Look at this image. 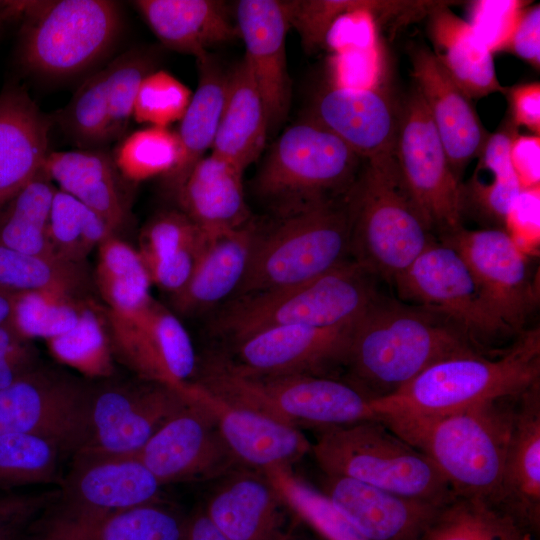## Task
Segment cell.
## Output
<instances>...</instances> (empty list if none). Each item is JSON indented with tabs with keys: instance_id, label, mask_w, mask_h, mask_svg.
Listing matches in <instances>:
<instances>
[{
	"instance_id": "58",
	"label": "cell",
	"mask_w": 540,
	"mask_h": 540,
	"mask_svg": "<svg viewBox=\"0 0 540 540\" xmlns=\"http://www.w3.org/2000/svg\"><path fill=\"white\" fill-rule=\"evenodd\" d=\"M39 366L31 341L0 359V390L5 389Z\"/></svg>"
},
{
	"instance_id": "27",
	"label": "cell",
	"mask_w": 540,
	"mask_h": 540,
	"mask_svg": "<svg viewBox=\"0 0 540 540\" xmlns=\"http://www.w3.org/2000/svg\"><path fill=\"white\" fill-rule=\"evenodd\" d=\"M161 484L134 456L74 458L57 500L101 510H122L160 502Z\"/></svg>"
},
{
	"instance_id": "46",
	"label": "cell",
	"mask_w": 540,
	"mask_h": 540,
	"mask_svg": "<svg viewBox=\"0 0 540 540\" xmlns=\"http://www.w3.org/2000/svg\"><path fill=\"white\" fill-rule=\"evenodd\" d=\"M107 65L94 72L79 86L56 119L62 131L79 149L107 145L108 123Z\"/></svg>"
},
{
	"instance_id": "19",
	"label": "cell",
	"mask_w": 540,
	"mask_h": 540,
	"mask_svg": "<svg viewBox=\"0 0 540 540\" xmlns=\"http://www.w3.org/2000/svg\"><path fill=\"white\" fill-rule=\"evenodd\" d=\"M185 523L161 502L101 510L56 497L26 526L21 540H181Z\"/></svg>"
},
{
	"instance_id": "8",
	"label": "cell",
	"mask_w": 540,
	"mask_h": 540,
	"mask_svg": "<svg viewBox=\"0 0 540 540\" xmlns=\"http://www.w3.org/2000/svg\"><path fill=\"white\" fill-rule=\"evenodd\" d=\"M198 375L195 382L215 395L297 429L379 420L369 398L328 375L247 376L214 359Z\"/></svg>"
},
{
	"instance_id": "13",
	"label": "cell",
	"mask_w": 540,
	"mask_h": 540,
	"mask_svg": "<svg viewBox=\"0 0 540 540\" xmlns=\"http://www.w3.org/2000/svg\"><path fill=\"white\" fill-rule=\"evenodd\" d=\"M92 384L41 365L0 390V435L33 434L73 456L85 442Z\"/></svg>"
},
{
	"instance_id": "25",
	"label": "cell",
	"mask_w": 540,
	"mask_h": 540,
	"mask_svg": "<svg viewBox=\"0 0 540 540\" xmlns=\"http://www.w3.org/2000/svg\"><path fill=\"white\" fill-rule=\"evenodd\" d=\"M400 106L379 87L332 86L314 100L308 118L339 137L365 160L392 155Z\"/></svg>"
},
{
	"instance_id": "6",
	"label": "cell",
	"mask_w": 540,
	"mask_h": 540,
	"mask_svg": "<svg viewBox=\"0 0 540 540\" xmlns=\"http://www.w3.org/2000/svg\"><path fill=\"white\" fill-rule=\"evenodd\" d=\"M365 162L306 117L275 141L258 172L255 191L278 217L288 216L345 198Z\"/></svg>"
},
{
	"instance_id": "41",
	"label": "cell",
	"mask_w": 540,
	"mask_h": 540,
	"mask_svg": "<svg viewBox=\"0 0 540 540\" xmlns=\"http://www.w3.org/2000/svg\"><path fill=\"white\" fill-rule=\"evenodd\" d=\"M58 445L27 433L0 435V491L30 485L62 483Z\"/></svg>"
},
{
	"instance_id": "34",
	"label": "cell",
	"mask_w": 540,
	"mask_h": 540,
	"mask_svg": "<svg viewBox=\"0 0 540 540\" xmlns=\"http://www.w3.org/2000/svg\"><path fill=\"white\" fill-rule=\"evenodd\" d=\"M444 3L429 13L433 53L439 62L470 99L505 90L497 79L492 52Z\"/></svg>"
},
{
	"instance_id": "12",
	"label": "cell",
	"mask_w": 540,
	"mask_h": 540,
	"mask_svg": "<svg viewBox=\"0 0 540 540\" xmlns=\"http://www.w3.org/2000/svg\"><path fill=\"white\" fill-rule=\"evenodd\" d=\"M393 154L402 178L432 232L440 237L460 228L461 183L451 169L417 89L400 105Z\"/></svg>"
},
{
	"instance_id": "55",
	"label": "cell",
	"mask_w": 540,
	"mask_h": 540,
	"mask_svg": "<svg viewBox=\"0 0 540 540\" xmlns=\"http://www.w3.org/2000/svg\"><path fill=\"white\" fill-rule=\"evenodd\" d=\"M530 63L540 67V6L525 8L505 48Z\"/></svg>"
},
{
	"instance_id": "51",
	"label": "cell",
	"mask_w": 540,
	"mask_h": 540,
	"mask_svg": "<svg viewBox=\"0 0 540 540\" xmlns=\"http://www.w3.org/2000/svg\"><path fill=\"white\" fill-rule=\"evenodd\" d=\"M524 9V2L518 0L475 1L470 6L467 22L492 53L502 51Z\"/></svg>"
},
{
	"instance_id": "23",
	"label": "cell",
	"mask_w": 540,
	"mask_h": 540,
	"mask_svg": "<svg viewBox=\"0 0 540 540\" xmlns=\"http://www.w3.org/2000/svg\"><path fill=\"white\" fill-rule=\"evenodd\" d=\"M411 63L416 89L426 104L451 169L461 183L465 168L479 156L489 133L471 99L456 85L428 47L414 48Z\"/></svg>"
},
{
	"instance_id": "39",
	"label": "cell",
	"mask_w": 540,
	"mask_h": 540,
	"mask_svg": "<svg viewBox=\"0 0 540 540\" xmlns=\"http://www.w3.org/2000/svg\"><path fill=\"white\" fill-rule=\"evenodd\" d=\"M422 540H534L490 502L455 496L441 507Z\"/></svg>"
},
{
	"instance_id": "40",
	"label": "cell",
	"mask_w": 540,
	"mask_h": 540,
	"mask_svg": "<svg viewBox=\"0 0 540 540\" xmlns=\"http://www.w3.org/2000/svg\"><path fill=\"white\" fill-rule=\"evenodd\" d=\"M112 235L116 234L96 212L56 188L48 221V240L54 256L86 263L90 252Z\"/></svg>"
},
{
	"instance_id": "53",
	"label": "cell",
	"mask_w": 540,
	"mask_h": 540,
	"mask_svg": "<svg viewBox=\"0 0 540 540\" xmlns=\"http://www.w3.org/2000/svg\"><path fill=\"white\" fill-rule=\"evenodd\" d=\"M58 495V490L40 494L0 491V532L26 527Z\"/></svg>"
},
{
	"instance_id": "31",
	"label": "cell",
	"mask_w": 540,
	"mask_h": 540,
	"mask_svg": "<svg viewBox=\"0 0 540 540\" xmlns=\"http://www.w3.org/2000/svg\"><path fill=\"white\" fill-rule=\"evenodd\" d=\"M243 172L214 154L204 156L174 194L179 210L204 235L237 229L251 220L245 201Z\"/></svg>"
},
{
	"instance_id": "43",
	"label": "cell",
	"mask_w": 540,
	"mask_h": 540,
	"mask_svg": "<svg viewBox=\"0 0 540 540\" xmlns=\"http://www.w3.org/2000/svg\"><path fill=\"white\" fill-rule=\"evenodd\" d=\"M47 342L52 355L88 376H109L112 351L107 308L92 299L77 324Z\"/></svg>"
},
{
	"instance_id": "61",
	"label": "cell",
	"mask_w": 540,
	"mask_h": 540,
	"mask_svg": "<svg viewBox=\"0 0 540 540\" xmlns=\"http://www.w3.org/2000/svg\"><path fill=\"white\" fill-rule=\"evenodd\" d=\"M15 294L0 288V325L10 321Z\"/></svg>"
},
{
	"instance_id": "4",
	"label": "cell",
	"mask_w": 540,
	"mask_h": 540,
	"mask_svg": "<svg viewBox=\"0 0 540 540\" xmlns=\"http://www.w3.org/2000/svg\"><path fill=\"white\" fill-rule=\"evenodd\" d=\"M346 199L353 261L389 283L435 240L394 154L366 160Z\"/></svg>"
},
{
	"instance_id": "45",
	"label": "cell",
	"mask_w": 540,
	"mask_h": 540,
	"mask_svg": "<svg viewBox=\"0 0 540 540\" xmlns=\"http://www.w3.org/2000/svg\"><path fill=\"white\" fill-rule=\"evenodd\" d=\"M180 146L176 132L149 126L123 137L112 157L129 183L166 176L176 165Z\"/></svg>"
},
{
	"instance_id": "16",
	"label": "cell",
	"mask_w": 540,
	"mask_h": 540,
	"mask_svg": "<svg viewBox=\"0 0 540 540\" xmlns=\"http://www.w3.org/2000/svg\"><path fill=\"white\" fill-rule=\"evenodd\" d=\"M467 265L492 314L512 332H522L538 300L525 252L505 229L457 230L439 237Z\"/></svg>"
},
{
	"instance_id": "49",
	"label": "cell",
	"mask_w": 540,
	"mask_h": 540,
	"mask_svg": "<svg viewBox=\"0 0 540 540\" xmlns=\"http://www.w3.org/2000/svg\"><path fill=\"white\" fill-rule=\"evenodd\" d=\"M203 237L202 231L181 210H164L141 229L138 251L144 262L163 259L198 245Z\"/></svg>"
},
{
	"instance_id": "36",
	"label": "cell",
	"mask_w": 540,
	"mask_h": 540,
	"mask_svg": "<svg viewBox=\"0 0 540 540\" xmlns=\"http://www.w3.org/2000/svg\"><path fill=\"white\" fill-rule=\"evenodd\" d=\"M93 280L112 312L133 313L153 300L152 282L141 254L118 235L98 245Z\"/></svg>"
},
{
	"instance_id": "22",
	"label": "cell",
	"mask_w": 540,
	"mask_h": 540,
	"mask_svg": "<svg viewBox=\"0 0 540 540\" xmlns=\"http://www.w3.org/2000/svg\"><path fill=\"white\" fill-rule=\"evenodd\" d=\"M320 491L365 540H422L444 506L326 474Z\"/></svg>"
},
{
	"instance_id": "14",
	"label": "cell",
	"mask_w": 540,
	"mask_h": 540,
	"mask_svg": "<svg viewBox=\"0 0 540 540\" xmlns=\"http://www.w3.org/2000/svg\"><path fill=\"white\" fill-rule=\"evenodd\" d=\"M394 286L410 304L453 320L486 351L487 344L513 333L488 309L458 252L439 240L427 246Z\"/></svg>"
},
{
	"instance_id": "11",
	"label": "cell",
	"mask_w": 540,
	"mask_h": 540,
	"mask_svg": "<svg viewBox=\"0 0 540 540\" xmlns=\"http://www.w3.org/2000/svg\"><path fill=\"white\" fill-rule=\"evenodd\" d=\"M188 403L183 393L139 378L92 384L87 436L73 457L133 455Z\"/></svg>"
},
{
	"instance_id": "10",
	"label": "cell",
	"mask_w": 540,
	"mask_h": 540,
	"mask_svg": "<svg viewBox=\"0 0 540 540\" xmlns=\"http://www.w3.org/2000/svg\"><path fill=\"white\" fill-rule=\"evenodd\" d=\"M21 12L20 61L31 73L62 78L102 58L121 31L119 6L109 0L9 2Z\"/></svg>"
},
{
	"instance_id": "24",
	"label": "cell",
	"mask_w": 540,
	"mask_h": 540,
	"mask_svg": "<svg viewBox=\"0 0 540 540\" xmlns=\"http://www.w3.org/2000/svg\"><path fill=\"white\" fill-rule=\"evenodd\" d=\"M236 21L243 39L245 59L263 98L269 129L286 117L291 99L286 60V35L290 28L286 1L241 0Z\"/></svg>"
},
{
	"instance_id": "3",
	"label": "cell",
	"mask_w": 540,
	"mask_h": 540,
	"mask_svg": "<svg viewBox=\"0 0 540 540\" xmlns=\"http://www.w3.org/2000/svg\"><path fill=\"white\" fill-rule=\"evenodd\" d=\"M539 381L540 331L533 328L498 354L470 353L439 361L372 404L379 416L437 415L517 396Z\"/></svg>"
},
{
	"instance_id": "20",
	"label": "cell",
	"mask_w": 540,
	"mask_h": 540,
	"mask_svg": "<svg viewBox=\"0 0 540 540\" xmlns=\"http://www.w3.org/2000/svg\"><path fill=\"white\" fill-rule=\"evenodd\" d=\"M184 394L209 412L226 446L242 467L263 473L291 468L311 452L312 444L300 429L231 403L195 381Z\"/></svg>"
},
{
	"instance_id": "57",
	"label": "cell",
	"mask_w": 540,
	"mask_h": 540,
	"mask_svg": "<svg viewBox=\"0 0 540 540\" xmlns=\"http://www.w3.org/2000/svg\"><path fill=\"white\" fill-rule=\"evenodd\" d=\"M512 121L540 134V84L527 83L512 88L509 92Z\"/></svg>"
},
{
	"instance_id": "5",
	"label": "cell",
	"mask_w": 540,
	"mask_h": 540,
	"mask_svg": "<svg viewBox=\"0 0 540 540\" xmlns=\"http://www.w3.org/2000/svg\"><path fill=\"white\" fill-rule=\"evenodd\" d=\"M375 277L349 260L308 282L234 297L217 313L211 328L232 343L270 327L350 326L377 295Z\"/></svg>"
},
{
	"instance_id": "32",
	"label": "cell",
	"mask_w": 540,
	"mask_h": 540,
	"mask_svg": "<svg viewBox=\"0 0 540 540\" xmlns=\"http://www.w3.org/2000/svg\"><path fill=\"white\" fill-rule=\"evenodd\" d=\"M132 4L167 48L197 59L240 37L226 5L215 0H137Z\"/></svg>"
},
{
	"instance_id": "52",
	"label": "cell",
	"mask_w": 540,
	"mask_h": 540,
	"mask_svg": "<svg viewBox=\"0 0 540 540\" xmlns=\"http://www.w3.org/2000/svg\"><path fill=\"white\" fill-rule=\"evenodd\" d=\"M203 240L173 256L145 262L152 285L171 296L180 292L192 275Z\"/></svg>"
},
{
	"instance_id": "44",
	"label": "cell",
	"mask_w": 540,
	"mask_h": 540,
	"mask_svg": "<svg viewBox=\"0 0 540 540\" xmlns=\"http://www.w3.org/2000/svg\"><path fill=\"white\" fill-rule=\"evenodd\" d=\"M265 474L295 516L323 540H365L320 489L295 476L291 468L274 469Z\"/></svg>"
},
{
	"instance_id": "54",
	"label": "cell",
	"mask_w": 540,
	"mask_h": 540,
	"mask_svg": "<svg viewBox=\"0 0 540 540\" xmlns=\"http://www.w3.org/2000/svg\"><path fill=\"white\" fill-rule=\"evenodd\" d=\"M505 230L517 244L536 240L539 234V188L521 191L508 213Z\"/></svg>"
},
{
	"instance_id": "15",
	"label": "cell",
	"mask_w": 540,
	"mask_h": 540,
	"mask_svg": "<svg viewBox=\"0 0 540 540\" xmlns=\"http://www.w3.org/2000/svg\"><path fill=\"white\" fill-rule=\"evenodd\" d=\"M112 355L139 379L181 393L197 374L189 333L179 318L156 299L143 309L120 314L107 309Z\"/></svg>"
},
{
	"instance_id": "26",
	"label": "cell",
	"mask_w": 540,
	"mask_h": 540,
	"mask_svg": "<svg viewBox=\"0 0 540 540\" xmlns=\"http://www.w3.org/2000/svg\"><path fill=\"white\" fill-rule=\"evenodd\" d=\"M496 507L531 536L540 530V381L518 397Z\"/></svg>"
},
{
	"instance_id": "18",
	"label": "cell",
	"mask_w": 540,
	"mask_h": 540,
	"mask_svg": "<svg viewBox=\"0 0 540 540\" xmlns=\"http://www.w3.org/2000/svg\"><path fill=\"white\" fill-rule=\"evenodd\" d=\"M187 397V396H186ZM135 454L163 486L221 478L241 467L209 412L194 400Z\"/></svg>"
},
{
	"instance_id": "50",
	"label": "cell",
	"mask_w": 540,
	"mask_h": 540,
	"mask_svg": "<svg viewBox=\"0 0 540 540\" xmlns=\"http://www.w3.org/2000/svg\"><path fill=\"white\" fill-rule=\"evenodd\" d=\"M374 1L362 0H292L286 1L290 28H294L305 50L311 52L326 43L336 20L355 10L367 9Z\"/></svg>"
},
{
	"instance_id": "9",
	"label": "cell",
	"mask_w": 540,
	"mask_h": 540,
	"mask_svg": "<svg viewBox=\"0 0 540 540\" xmlns=\"http://www.w3.org/2000/svg\"><path fill=\"white\" fill-rule=\"evenodd\" d=\"M346 198L278 217L268 229L260 228L233 298L308 282L349 261Z\"/></svg>"
},
{
	"instance_id": "35",
	"label": "cell",
	"mask_w": 540,
	"mask_h": 540,
	"mask_svg": "<svg viewBox=\"0 0 540 540\" xmlns=\"http://www.w3.org/2000/svg\"><path fill=\"white\" fill-rule=\"evenodd\" d=\"M197 63L198 86L176 132L180 146L178 161L162 177L165 189L172 196L211 149L224 103L227 74L209 54L197 59Z\"/></svg>"
},
{
	"instance_id": "21",
	"label": "cell",
	"mask_w": 540,
	"mask_h": 540,
	"mask_svg": "<svg viewBox=\"0 0 540 540\" xmlns=\"http://www.w3.org/2000/svg\"><path fill=\"white\" fill-rule=\"evenodd\" d=\"M221 478L204 512L227 540L290 539L293 512L265 473L238 467Z\"/></svg>"
},
{
	"instance_id": "7",
	"label": "cell",
	"mask_w": 540,
	"mask_h": 540,
	"mask_svg": "<svg viewBox=\"0 0 540 540\" xmlns=\"http://www.w3.org/2000/svg\"><path fill=\"white\" fill-rule=\"evenodd\" d=\"M317 430L311 452L323 474L441 506L456 496L431 460L380 420Z\"/></svg>"
},
{
	"instance_id": "2",
	"label": "cell",
	"mask_w": 540,
	"mask_h": 540,
	"mask_svg": "<svg viewBox=\"0 0 540 540\" xmlns=\"http://www.w3.org/2000/svg\"><path fill=\"white\" fill-rule=\"evenodd\" d=\"M519 395L450 413L384 414L379 420L426 455L456 496L496 506Z\"/></svg>"
},
{
	"instance_id": "37",
	"label": "cell",
	"mask_w": 540,
	"mask_h": 540,
	"mask_svg": "<svg viewBox=\"0 0 540 540\" xmlns=\"http://www.w3.org/2000/svg\"><path fill=\"white\" fill-rule=\"evenodd\" d=\"M55 191L56 186L42 167L0 210V245L28 254L54 256L48 240V221Z\"/></svg>"
},
{
	"instance_id": "30",
	"label": "cell",
	"mask_w": 540,
	"mask_h": 540,
	"mask_svg": "<svg viewBox=\"0 0 540 540\" xmlns=\"http://www.w3.org/2000/svg\"><path fill=\"white\" fill-rule=\"evenodd\" d=\"M49 129L25 90L9 86L0 93V210L43 167Z\"/></svg>"
},
{
	"instance_id": "38",
	"label": "cell",
	"mask_w": 540,
	"mask_h": 540,
	"mask_svg": "<svg viewBox=\"0 0 540 540\" xmlns=\"http://www.w3.org/2000/svg\"><path fill=\"white\" fill-rule=\"evenodd\" d=\"M95 287L86 263L34 255L0 245V288L11 292L55 291L91 296Z\"/></svg>"
},
{
	"instance_id": "28",
	"label": "cell",
	"mask_w": 540,
	"mask_h": 540,
	"mask_svg": "<svg viewBox=\"0 0 540 540\" xmlns=\"http://www.w3.org/2000/svg\"><path fill=\"white\" fill-rule=\"evenodd\" d=\"M43 167L58 189L96 212L116 235L131 224L129 182L102 148L50 151Z\"/></svg>"
},
{
	"instance_id": "17",
	"label": "cell",
	"mask_w": 540,
	"mask_h": 540,
	"mask_svg": "<svg viewBox=\"0 0 540 540\" xmlns=\"http://www.w3.org/2000/svg\"><path fill=\"white\" fill-rule=\"evenodd\" d=\"M354 324L266 328L232 342L231 356L214 360L247 376L327 375L329 369L341 367Z\"/></svg>"
},
{
	"instance_id": "59",
	"label": "cell",
	"mask_w": 540,
	"mask_h": 540,
	"mask_svg": "<svg viewBox=\"0 0 540 540\" xmlns=\"http://www.w3.org/2000/svg\"><path fill=\"white\" fill-rule=\"evenodd\" d=\"M181 540H227L213 525L204 511L195 513L186 519Z\"/></svg>"
},
{
	"instance_id": "29",
	"label": "cell",
	"mask_w": 540,
	"mask_h": 540,
	"mask_svg": "<svg viewBox=\"0 0 540 540\" xmlns=\"http://www.w3.org/2000/svg\"><path fill=\"white\" fill-rule=\"evenodd\" d=\"M259 229L251 219L237 229L204 235L189 281L171 296L174 309L184 315L198 314L234 296L247 272Z\"/></svg>"
},
{
	"instance_id": "56",
	"label": "cell",
	"mask_w": 540,
	"mask_h": 540,
	"mask_svg": "<svg viewBox=\"0 0 540 540\" xmlns=\"http://www.w3.org/2000/svg\"><path fill=\"white\" fill-rule=\"evenodd\" d=\"M511 163L522 190L539 188L540 137L517 135L511 146Z\"/></svg>"
},
{
	"instance_id": "62",
	"label": "cell",
	"mask_w": 540,
	"mask_h": 540,
	"mask_svg": "<svg viewBox=\"0 0 540 540\" xmlns=\"http://www.w3.org/2000/svg\"><path fill=\"white\" fill-rule=\"evenodd\" d=\"M6 12H8V2L0 1V26Z\"/></svg>"
},
{
	"instance_id": "47",
	"label": "cell",
	"mask_w": 540,
	"mask_h": 540,
	"mask_svg": "<svg viewBox=\"0 0 540 540\" xmlns=\"http://www.w3.org/2000/svg\"><path fill=\"white\" fill-rule=\"evenodd\" d=\"M108 68V123L106 143L122 139L130 120L139 86L155 69V57L149 50L130 49L110 63Z\"/></svg>"
},
{
	"instance_id": "48",
	"label": "cell",
	"mask_w": 540,
	"mask_h": 540,
	"mask_svg": "<svg viewBox=\"0 0 540 540\" xmlns=\"http://www.w3.org/2000/svg\"><path fill=\"white\" fill-rule=\"evenodd\" d=\"M193 93L172 74L154 70L142 80L133 110L136 122L164 127L183 117Z\"/></svg>"
},
{
	"instance_id": "60",
	"label": "cell",
	"mask_w": 540,
	"mask_h": 540,
	"mask_svg": "<svg viewBox=\"0 0 540 540\" xmlns=\"http://www.w3.org/2000/svg\"><path fill=\"white\" fill-rule=\"evenodd\" d=\"M27 342L9 322L0 325V359Z\"/></svg>"
},
{
	"instance_id": "42",
	"label": "cell",
	"mask_w": 540,
	"mask_h": 540,
	"mask_svg": "<svg viewBox=\"0 0 540 540\" xmlns=\"http://www.w3.org/2000/svg\"><path fill=\"white\" fill-rule=\"evenodd\" d=\"M94 299L55 291L15 294L9 323L25 339L46 341L70 331Z\"/></svg>"
},
{
	"instance_id": "63",
	"label": "cell",
	"mask_w": 540,
	"mask_h": 540,
	"mask_svg": "<svg viewBox=\"0 0 540 540\" xmlns=\"http://www.w3.org/2000/svg\"><path fill=\"white\" fill-rule=\"evenodd\" d=\"M290 540V539H289Z\"/></svg>"
},
{
	"instance_id": "1",
	"label": "cell",
	"mask_w": 540,
	"mask_h": 540,
	"mask_svg": "<svg viewBox=\"0 0 540 540\" xmlns=\"http://www.w3.org/2000/svg\"><path fill=\"white\" fill-rule=\"evenodd\" d=\"M470 353L493 354L448 317L377 294L353 325L343 380L373 401L393 395L439 361Z\"/></svg>"
},
{
	"instance_id": "33",
	"label": "cell",
	"mask_w": 540,
	"mask_h": 540,
	"mask_svg": "<svg viewBox=\"0 0 540 540\" xmlns=\"http://www.w3.org/2000/svg\"><path fill=\"white\" fill-rule=\"evenodd\" d=\"M268 116L245 57L227 74L224 103L211 153L244 171L261 154Z\"/></svg>"
}]
</instances>
